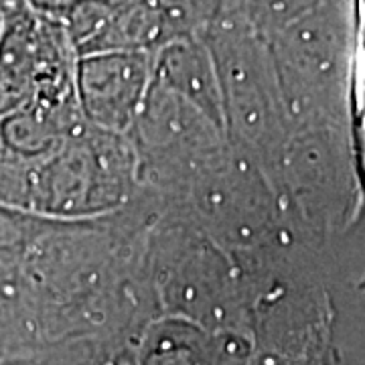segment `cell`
I'll list each match as a JSON object with an SVG mask.
<instances>
[{"label": "cell", "instance_id": "obj_1", "mask_svg": "<svg viewBox=\"0 0 365 365\" xmlns=\"http://www.w3.org/2000/svg\"><path fill=\"white\" fill-rule=\"evenodd\" d=\"M69 0H0V9H13V6H26L31 11H53L55 6H61Z\"/></svg>", "mask_w": 365, "mask_h": 365}, {"label": "cell", "instance_id": "obj_2", "mask_svg": "<svg viewBox=\"0 0 365 365\" xmlns=\"http://www.w3.org/2000/svg\"><path fill=\"white\" fill-rule=\"evenodd\" d=\"M2 25H4V11L0 9V33H2Z\"/></svg>", "mask_w": 365, "mask_h": 365}]
</instances>
